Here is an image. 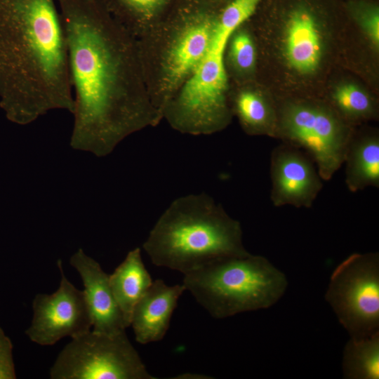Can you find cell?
Listing matches in <instances>:
<instances>
[{"mask_svg": "<svg viewBox=\"0 0 379 379\" xmlns=\"http://www.w3.org/2000/svg\"><path fill=\"white\" fill-rule=\"evenodd\" d=\"M58 3L74 100L70 145L105 157L149 119L129 88L128 46L100 0Z\"/></svg>", "mask_w": 379, "mask_h": 379, "instance_id": "1", "label": "cell"}, {"mask_svg": "<svg viewBox=\"0 0 379 379\" xmlns=\"http://www.w3.org/2000/svg\"><path fill=\"white\" fill-rule=\"evenodd\" d=\"M0 108L18 125L54 109L72 113L58 0H0Z\"/></svg>", "mask_w": 379, "mask_h": 379, "instance_id": "2", "label": "cell"}, {"mask_svg": "<svg viewBox=\"0 0 379 379\" xmlns=\"http://www.w3.org/2000/svg\"><path fill=\"white\" fill-rule=\"evenodd\" d=\"M241 223L209 194L174 199L142 244L154 265L186 274L216 259L248 253Z\"/></svg>", "mask_w": 379, "mask_h": 379, "instance_id": "3", "label": "cell"}, {"mask_svg": "<svg viewBox=\"0 0 379 379\" xmlns=\"http://www.w3.org/2000/svg\"><path fill=\"white\" fill-rule=\"evenodd\" d=\"M182 285L211 317L225 319L272 307L288 283L267 258L248 253L216 259L184 274Z\"/></svg>", "mask_w": 379, "mask_h": 379, "instance_id": "4", "label": "cell"}, {"mask_svg": "<svg viewBox=\"0 0 379 379\" xmlns=\"http://www.w3.org/2000/svg\"><path fill=\"white\" fill-rule=\"evenodd\" d=\"M325 300L350 338L379 333V253H352L332 272Z\"/></svg>", "mask_w": 379, "mask_h": 379, "instance_id": "5", "label": "cell"}, {"mask_svg": "<svg viewBox=\"0 0 379 379\" xmlns=\"http://www.w3.org/2000/svg\"><path fill=\"white\" fill-rule=\"evenodd\" d=\"M51 379H155L125 331L108 335L91 330L67 344L50 369Z\"/></svg>", "mask_w": 379, "mask_h": 379, "instance_id": "6", "label": "cell"}, {"mask_svg": "<svg viewBox=\"0 0 379 379\" xmlns=\"http://www.w3.org/2000/svg\"><path fill=\"white\" fill-rule=\"evenodd\" d=\"M305 152L323 180H329L344 161L350 132L331 109L295 103L283 109L275 135Z\"/></svg>", "mask_w": 379, "mask_h": 379, "instance_id": "7", "label": "cell"}, {"mask_svg": "<svg viewBox=\"0 0 379 379\" xmlns=\"http://www.w3.org/2000/svg\"><path fill=\"white\" fill-rule=\"evenodd\" d=\"M224 51L211 46L185 84L170 111L171 119L178 128L194 134L208 133L225 124Z\"/></svg>", "mask_w": 379, "mask_h": 379, "instance_id": "8", "label": "cell"}, {"mask_svg": "<svg viewBox=\"0 0 379 379\" xmlns=\"http://www.w3.org/2000/svg\"><path fill=\"white\" fill-rule=\"evenodd\" d=\"M62 264L58 260L61 279L58 289L51 294L38 293L32 301L33 317L25 333L42 346L53 345L65 337L76 338L93 327L84 291L68 280Z\"/></svg>", "mask_w": 379, "mask_h": 379, "instance_id": "9", "label": "cell"}, {"mask_svg": "<svg viewBox=\"0 0 379 379\" xmlns=\"http://www.w3.org/2000/svg\"><path fill=\"white\" fill-rule=\"evenodd\" d=\"M270 171V199L277 207L310 208L323 187V180L312 158L286 142L272 150Z\"/></svg>", "mask_w": 379, "mask_h": 379, "instance_id": "10", "label": "cell"}, {"mask_svg": "<svg viewBox=\"0 0 379 379\" xmlns=\"http://www.w3.org/2000/svg\"><path fill=\"white\" fill-rule=\"evenodd\" d=\"M69 264L78 272L82 280L92 315L93 331L108 335L124 331L126 327L112 292L109 274L81 248L71 256Z\"/></svg>", "mask_w": 379, "mask_h": 379, "instance_id": "11", "label": "cell"}, {"mask_svg": "<svg viewBox=\"0 0 379 379\" xmlns=\"http://www.w3.org/2000/svg\"><path fill=\"white\" fill-rule=\"evenodd\" d=\"M185 286H168L161 279L152 285L134 307L131 325L140 344L157 342L166 335L177 302Z\"/></svg>", "mask_w": 379, "mask_h": 379, "instance_id": "12", "label": "cell"}, {"mask_svg": "<svg viewBox=\"0 0 379 379\" xmlns=\"http://www.w3.org/2000/svg\"><path fill=\"white\" fill-rule=\"evenodd\" d=\"M109 281L127 328L131 325L135 306L153 282L142 262L140 248L128 253L123 262L109 274Z\"/></svg>", "mask_w": 379, "mask_h": 379, "instance_id": "13", "label": "cell"}, {"mask_svg": "<svg viewBox=\"0 0 379 379\" xmlns=\"http://www.w3.org/2000/svg\"><path fill=\"white\" fill-rule=\"evenodd\" d=\"M286 54L297 71L307 73L318 66L321 54L320 34L314 18L306 11L292 15L287 25Z\"/></svg>", "mask_w": 379, "mask_h": 379, "instance_id": "14", "label": "cell"}, {"mask_svg": "<svg viewBox=\"0 0 379 379\" xmlns=\"http://www.w3.org/2000/svg\"><path fill=\"white\" fill-rule=\"evenodd\" d=\"M345 184L352 192L379 187V138L376 135H350L344 157Z\"/></svg>", "mask_w": 379, "mask_h": 379, "instance_id": "15", "label": "cell"}, {"mask_svg": "<svg viewBox=\"0 0 379 379\" xmlns=\"http://www.w3.org/2000/svg\"><path fill=\"white\" fill-rule=\"evenodd\" d=\"M213 28L208 22H200L180 36L172 48L168 60V75L176 81L194 70L209 51Z\"/></svg>", "mask_w": 379, "mask_h": 379, "instance_id": "16", "label": "cell"}, {"mask_svg": "<svg viewBox=\"0 0 379 379\" xmlns=\"http://www.w3.org/2000/svg\"><path fill=\"white\" fill-rule=\"evenodd\" d=\"M342 373L345 379L379 378V333L350 338L343 352Z\"/></svg>", "mask_w": 379, "mask_h": 379, "instance_id": "17", "label": "cell"}, {"mask_svg": "<svg viewBox=\"0 0 379 379\" xmlns=\"http://www.w3.org/2000/svg\"><path fill=\"white\" fill-rule=\"evenodd\" d=\"M235 109L240 121L251 133L275 135L277 125L272 107L261 95L242 92L236 100Z\"/></svg>", "mask_w": 379, "mask_h": 379, "instance_id": "18", "label": "cell"}, {"mask_svg": "<svg viewBox=\"0 0 379 379\" xmlns=\"http://www.w3.org/2000/svg\"><path fill=\"white\" fill-rule=\"evenodd\" d=\"M260 0H233L224 10L213 28L211 46L225 51L229 38L235 29L255 11Z\"/></svg>", "mask_w": 379, "mask_h": 379, "instance_id": "19", "label": "cell"}, {"mask_svg": "<svg viewBox=\"0 0 379 379\" xmlns=\"http://www.w3.org/2000/svg\"><path fill=\"white\" fill-rule=\"evenodd\" d=\"M335 107L346 117L353 119L368 118L374 112V105L369 95L353 85H344L333 95Z\"/></svg>", "mask_w": 379, "mask_h": 379, "instance_id": "20", "label": "cell"}, {"mask_svg": "<svg viewBox=\"0 0 379 379\" xmlns=\"http://www.w3.org/2000/svg\"><path fill=\"white\" fill-rule=\"evenodd\" d=\"M232 57L234 63L242 69H248L253 67L255 58L253 44L246 34L237 35L232 44Z\"/></svg>", "mask_w": 379, "mask_h": 379, "instance_id": "21", "label": "cell"}, {"mask_svg": "<svg viewBox=\"0 0 379 379\" xmlns=\"http://www.w3.org/2000/svg\"><path fill=\"white\" fill-rule=\"evenodd\" d=\"M12 350L11 341L0 328V379L15 378Z\"/></svg>", "mask_w": 379, "mask_h": 379, "instance_id": "22", "label": "cell"}, {"mask_svg": "<svg viewBox=\"0 0 379 379\" xmlns=\"http://www.w3.org/2000/svg\"><path fill=\"white\" fill-rule=\"evenodd\" d=\"M366 29L372 41L378 44L379 42V16L378 13L371 14L366 20Z\"/></svg>", "mask_w": 379, "mask_h": 379, "instance_id": "23", "label": "cell"}]
</instances>
